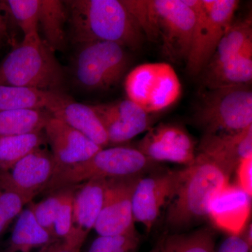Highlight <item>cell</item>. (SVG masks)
<instances>
[{
  "label": "cell",
  "mask_w": 252,
  "mask_h": 252,
  "mask_svg": "<svg viewBox=\"0 0 252 252\" xmlns=\"http://www.w3.org/2000/svg\"><path fill=\"white\" fill-rule=\"evenodd\" d=\"M71 41L76 45L110 41L136 50L144 36L122 0L64 1Z\"/></svg>",
  "instance_id": "cell-1"
},
{
  "label": "cell",
  "mask_w": 252,
  "mask_h": 252,
  "mask_svg": "<svg viewBox=\"0 0 252 252\" xmlns=\"http://www.w3.org/2000/svg\"><path fill=\"white\" fill-rule=\"evenodd\" d=\"M144 36L173 62L187 61L195 14L187 0H122Z\"/></svg>",
  "instance_id": "cell-2"
},
{
  "label": "cell",
  "mask_w": 252,
  "mask_h": 252,
  "mask_svg": "<svg viewBox=\"0 0 252 252\" xmlns=\"http://www.w3.org/2000/svg\"><path fill=\"white\" fill-rule=\"evenodd\" d=\"M185 168V177L167 210L165 223L170 229H182L208 219L212 198L229 184L232 175L211 158L200 153Z\"/></svg>",
  "instance_id": "cell-3"
},
{
  "label": "cell",
  "mask_w": 252,
  "mask_h": 252,
  "mask_svg": "<svg viewBox=\"0 0 252 252\" xmlns=\"http://www.w3.org/2000/svg\"><path fill=\"white\" fill-rule=\"evenodd\" d=\"M39 33L24 36L0 63V85L63 92L64 71Z\"/></svg>",
  "instance_id": "cell-4"
},
{
  "label": "cell",
  "mask_w": 252,
  "mask_h": 252,
  "mask_svg": "<svg viewBox=\"0 0 252 252\" xmlns=\"http://www.w3.org/2000/svg\"><path fill=\"white\" fill-rule=\"evenodd\" d=\"M159 168L158 163L151 160L135 147L117 146L103 148L85 161L56 172L44 191L51 193L94 179L143 176Z\"/></svg>",
  "instance_id": "cell-5"
},
{
  "label": "cell",
  "mask_w": 252,
  "mask_h": 252,
  "mask_svg": "<svg viewBox=\"0 0 252 252\" xmlns=\"http://www.w3.org/2000/svg\"><path fill=\"white\" fill-rule=\"evenodd\" d=\"M193 119L204 135L245 130L252 126L251 86L243 84L207 90Z\"/></svg>",
  "instance_id": "cell-6"
},
{
  "label": "cell",
  "mask_w": 252,
  "mask_h": 252,
  "mask_svg": "<svg viewBox=\"0 0 252 252\" xmlns=\"http://www.w3.org/2000/svg\"><path fill=\"white\" fill-rule=\"evenodd\" d=\"M195 11L191 45L187 61L191 76L201 74L234 21L240 1L237 0H187Z\"/></svg>",
  "instance_id": "cell-7"
},
{
  "label": "cell",
  "mask_w": 252,
  "mask_h": 252,
  "mask_svg": "<svg viewBox=\"0 0 252 252\" xmlns=\"http://www.w3.org/2000/svg\"><path fill=\"white\" fill-rule=\"evenodd\" d=\"M72 59L74 81L86 91H107L117 86L130 65L126 48L110 41L77 45Z\"/></svg>",
  "instance_id": "cell-8"
},
{
  "label": "cell",
  "mask_w": 252,
  "mask_h": 252,
  "mask_svg": "<svg viewBox=\"0 0 252 252\" xmlns=\"http://www.w3.org/2000/svg\"><path fill=\"white\" fill-rule=\"evenodd\" d=\"M124 89L127 99L149 114L171 107L182 94L178 75L167 63H144L136 66L126 75Z\"/></svg>",
  "instance_id": "cell-9"
},
{
  "label": "cell",
  "mask_w": 252,
  "mask_h": 252,
  "mask_svg": "<svg viewBox=\"0 0 252 252\" xmlns=\"http://www.w3.org/2000/svg\"><path fill=\"white\" fill-rule=\"evenodd\" d=\"M185 172V167L177 170L159 168L139 179L132 197V212L135 222L142 223L148 233L162 209L175 197Z\"/></svg>",
  "instance_id": "cell-10"
},
{
  "label": "cell",
  "mask_w": 252,
  "mask_h": 252,
  "mask_svg": "<svg viewBox=\"0 0 252 252\" xmlns=\"http://www.w3.org/2000/svg\"><path fill=\"white\" fill-rule=\"evenodd\" d=\"M142 176L107 180L103 204L94 229L98 235L135 233L132 197Z\"/></svg>",
  "instance_id": "cell-11"
},
{
  "label": "cell",
  "mask_w": 252,
  "mask_h": 252,
  "mask_svg": "<svg viewBox=\"0 0 252 252\" xmlns=\"http://www.w3.org/2000/svg\"><path fill=\"white\" fill-rule=\"evenodd\" d=\"M135 148L157 163L175 162L187 167L196 157L195 140L185 127L177 124H160L151 127Z\"/></svg>",
  "instance_id": "cell-12"
},
{
  "label": "cell",
  "mask_w": 252,
  "mask_h": 252,
  "mask_svg": "<svg viewBox=\"0 0 252 252\" xmlns=\"http://www.w3.org/2000/svg\"><path fill=\"white\" fill-rule=\"evenodd\" d=\"M56 172L52 154L47 149L33 151L6 171L0 172V187L30 200L44 191Z\"/></svg>",
  "instance_id": "cell-13"
},
{
  "label": "cell",
  "mask_w": 252,
  "mask_h": 252,
  "mask_svg": "<svg viewBox=\"0 0 252 252\" xmlns=\"http://www.w3.org/2000/svg\"><path fill=\"white\" fill-rule=\"evenodd\" d=\"M91 105L103 124L109 144L125 143L152 127V114L130 99Z\"/></svg>",
  "instance_id": "cell-14"
},
{
  "label": "cell",
  "mask_w": 252,
  "mask_h": 252,
  "mask_svg": "<svg viewBox=\"0 0 252 252\" xmlns=\"http://www.w3.org/2000/svg\"><path fill=\"white\" fill-rule=\"evenodd\" d=\"M44 132L46 142L51 147L56 172L63 167L85 161L103 149L52 116L44 127Z\"/></svg>",
  "instance_id": "cell-15"
},
{
  "label": "cell",
  "mask_w": 252,
  "mask_h": 252,
  "mask_svg": "<svg viewBox=\"0 0 252 252\" xmlns=\"http://www.w3.org/2000/svg\"><path fill=\"white\" fill-rule=\"evenodd\" d=\"M106 184V179H94L77 186L73 204L72 230L64 242L81 248L100 214Z\"/></svg>",
  "instance_id": "cell-16"
},
{
  "label": "cell",
  "mask_w": 252,
  "mask_h": 252,
  "mask_svg": "<svg viewBox=\"0 0 252 252\" xmlns=\"http://www.w3.org/2000/svg\"><path fill=\"white\" fill-rule=\"evenodd\" d=\"M251 199L238 186L228 184L212 198L208 219L230 235H240L250 217Z\"/></svg>",
  "instance_id": "cell-17"
},
{
  "label": "cell",
  "mask_w": 252,
  "mask_h": 252,
  "mask_svg": "<svg viewBox=\"0 0 252 252\" xmlns=\"http://www.w3.org/2000/svg\"><path fill=\"white\" fill-rule=\"evenodd\" d=\"M199 151L232 174L239 162L252 156V126L238 132L204 135Z\"/></svg>",
  "instance_id": "cell-18"
},
{
  "label": "cell",
  "mask_w": 252,
  "mask_h": 252,
  "mask_svg": "<svg viewBox=\"0 0 252 252\" xmlns=\"http://www.w3.org/2000/svg\"><path fill=\"white\" fill-rule=\"evenodd\" d=\"M47 111L52 117L79 131L101 148L109 145L103 124L92 105L78 102L63 93Z\"/></svg>",
  "instance_id": "cell-19"
},
{
  "label": "cell",
  "mask_w": 252,
  "mask_h": 252,
  "mask_svg": "<svg viewBox=\"0 0 252 252\" xmlns=\"http://www.w3.org/2000/svg\"><path fill=\"white\" fill-rule=\"evenodd\" d=\"M201 74L207 90L250 84L252 80V46L229 59L209 63Z\"/></svg>",
  "instance_id": "cell-20"
},
{
  "label": "cell",
  "mask_w": 252,
  "mask_h": 252,
  "mask_svg": "<svg viewBox=\"0 0 252 252\" xmlns=\"http://www.w3.org/2000/svg\"><path fill=\"white\" fill-rule=\"evenodd\" d=\"M57 240L38 223L29 204L16 218L6 252H32Z\"/></svg>",
  "instance_id": "cell-21"
},
{
  "label": "cell",
  "mask_w": 252,
  "mask_h": 252,
  "mask_svg": "<svg viewBox=\"0 0 252 252\" xmlns=\"http://www.w3.org/2000/svg\"><path fill=\"white\" fill-rule=\"evenodd\" d=\"M67 20L64 1L40 0L39 28L43 35L41 37L54 52L64 51L67 47L65 27Z\"/></svg>",
  "instance_id": "cell-22"
},
{
  "label": "cell",
  "mask_w": 252,
  "mask_h": 252,
  "mask_svg": "<svg viewBox=\"0 0 252 252\" xmlns=\"http://www.w3.org/2000/svg\"><path fill=\"white\" fill-rule=\"evenodd\" d=\"M64 92L0 85V113L21 109L47 110Z\"/></svg>",
  "instance_id": "cell-23"
},
{
  "label": "cell",
  "mask_w": 252,
  "mask_h": 252,
  "mask_svg": "<svg viewBox=\"0 0 252 252\" xmlns=\"http://www.w3.org/2000/svg\"><path fill=\"white\" fill-rule=\"evenodd\" d=\"M51 114L44 109H21L0 113V137L43 132Z\"/></svg>",
  "instance_id": "cell-24"
},
{
  "label": "cell",
  "mask_w": 252,
  "mask_h": 252,
  "mask_svg": "<svg viewBox=\"0 0 252 252\" xmlns=\"http://www.w3.org/2000/svg\"><path fill=\"white\" fill-rule=\"evenodd\" d=\"M45 143L47 142L44 131L0 137V172L9 170L23 158Z\"/></svg>",
  "instance_id": "cell-25"
},
{
  "label": "cell",
  "mask_w": 252,
  "mask_h": 252,
  "mask_svg": "<svg viewBox=\"0 0 252 252\" xmlns=\"http://www.w3.org/2000/svg\"><path fill=\"white\" fill-rule=\"evenodd\" d=\"M250 46H252L251 18H246L236 22L233 21L220 39L209 63H218L229 59Z\"/></svg>",
  "instance_id": "cell-26"
},
{
  "label": "cell",
  "mask_w": 252,
  "mask_h": 252,
  "mask_svg": "<svg viewBox=\"0 0 252 252\" xmlns=\"http://www.w3.org/2000/svg\"><path fill=\"white\" fill-rule=\"evenodd\" d=\"M161 252H215V235L203 228L189 234L172 235L160 240Z\"/></svg>",
  "instance_id": "cell-27"
},
{
  "label": "cell",
  "mask_w": 252,
  "mask_h": 252,
  "mask_svg": "<svg viewBox=\"0 0 252 252\" xmlns=\"http://www.w3.org/2000/svg\"><path fill=\"white\" fill-rule=\"evenodd\" d=\"M1 8L14 20L24 36L39 33L40 0H7Z\"/></svg>",
  "instance_id": "cell-28"
},
{
  "label": "cell",
  "mask_w": 252,
  "mask_h": 252,
  "mask_svg": "<svg viewBox=\"0 0 252 252\" xmlns=\"http://www.w3.org/2000/svg\"><path fill=\"white\" fill-rule=\"evenodd\" d=\"M31 200L0 187V238Z\"/></svg>",
  "instance_id": "cell-29"
},
{
  "label": "cell",
  "mask_w": 252,
  "mask_h": 252,
  "mask_svg": "<svg viewBox=\"0 0 252 252\" xmlns=\"http://www.w3.org/2000/svg\"><path fill=\"white\" fill-rule=\"evenodd\" d=\"M77 186L63 189L62 199L54 223V235L58 240L67 241L70 235L72 228L73 204Z\"/></svg>",
  "instance_id": "cell-30"
},
{
  "label": "cell",
  "mask_w": 252,
  "mask_h": 252,
  "mask_svg": "<svg viewBox=\"0 0 252 252\" xmlns=\"http://www.w3.org/2000/svg\"><path fill=\"white\" fill-rule=\"evenodd\" d=\"M139 242L137 232L126 235H98L91 244L89 252H135Z\"/></svg>",
  "instance_id": "cell-31"
},
{
  "label": "cell",
  "mask_w": 252,
  "mask_h": 252,
  "mask_svg": "<svg viewBox=\"0 0 252 252\" xmlns=\"http://www.w3.org/2000/svg\"><path fill=\"white\" fill-rule=\"evenodd\" d=\"M63 193V189H59L49 193L50 195L47 198L39 203H32L31 202L30 203L38 223L55 238H56L54 235L55 220L59 211Z\"/></svg>",
  "instance_id": "cell-32"
},
{
  "label": "cell",
  "mask_w": 252,
  "mask_h": 252,
  "mask_svg": "<svg viewBox=\"0 0 252 252\" xmlns=\"http://www.w3.org/2000/svg\"><path fill=\"white\" fill-rule=\"evenodd\" d=\"M235 171L237 173V184L249 195L252 193V156L239 162Z\"/></svg>",
  "instance_id": "cell-33"
},
{
  "label": "cell",
  "mask_w": 252,
  "mask_h": 252,
  "mask_svg": "<svg viewBox=\"0 0 252 252\" xmlns=\"http://www.w3.org/2000/svg\"><path fill=\"white\" fill-rule=\"evenodd\" d=\"M251 248L252 247L240 235H230L215 252H250Z\"/></svg>",
  "instance_id": "cell-34"
},
{
  "label": "cell",
  "mask_w": 252,
  "mask_h": 252,
  "mask_svg": "<svg viewBox=\"0 0 252 252\" xmlns=\"http://www.w3.org/2000/svg\"><path fill=\"white\" fill-rule=\"evenodd\" d=\"M81 248L74 246L63 240H57L40 249L38 252H80Z\"/></svg>",
  "instance_id": "cell-35"
},
{
  "label": "cell",
  "mask_w": 252,
  "mask_h": 252,
  "mask_svg": "<svg viewBox=\"0 0 252 252\" xmlns=\"http://www.w3.org/2000/svg\"><path fill=\"white\" fill-rule=\"evenodd\" d=\"M2 8H1V1H0V45L6 39L8 36V27L6 24V19H5L4 15L2 14Z\"/></svg>",
  "instance_id": "cell-36"
},
{
  "label": "cell",
  "mask_w": 252,
  "mask_h": 252,
  "mask_svg": "<svg viewBox=\"0 0 252 252\" xmlns=\"http://www.w3.org/2000/svg\"><path fill=\"white\" fill-rule=\"evenodd\" d=\"M149 252H161V249H160V243L159 242V243L158 244L157 246L155 247L154 249H152Z\"/></svg>",
  "instance_id": "cell-37"
}]
</instances>
